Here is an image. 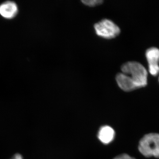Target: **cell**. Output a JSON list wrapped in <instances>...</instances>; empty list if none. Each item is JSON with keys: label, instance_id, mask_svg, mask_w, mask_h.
<instances>
[{"label": "cell", "instance_id": "5", "mask_svg": "<svg viewBox=\"0 0 159 159\" xmlns=\"http://www.w3.org/2000/svg\"><path fill=\"white\" fill-rule=\"evenodd\" d=\"M18 11L17 4L12 1H6L0 5V15L6 19L14 18Z\"/></svg>", "mask_w": 159, "mask_h": 159}, {"label": "cell", "instance_id": "1", "mask_svg": "<svg viewBox=\"0 0 159 159\" xmlns=\"http://www.w3.org/2000/svg\"><path fill=\"white\" fill-rule=\"evenodd\" d=\"M121 70L122 73L128 75L134 81L139 89L147 85L148 73L140 63L128 61L121 66Z\"/></svg>", "mask_w": 159, "mask_h": 159}, {"label": "cell", "instance_id": "2", "mask_svg": "<svg viewBox=\"0 0 159 159\" xmlns=\"http://www.w3.org/2000/svg\"><path fill=\"white\" fill-rule=\"evenodd\" d=\"M139 149L144 157L159 158V134L150 133L145 135L139 142Z\"/></svg>", "mask_w": 159, "mask_h": 159}, {"label": "cell", "instance_id": "7", "mask_svg": "<svg viewBox=\"0 0 159 159\" xmlns=\"http://www.w3.org/2000/svg\"><path fill=\"white\" fill-rule=\"evenodd\" d=\"M115 132L113 129L108 125H104L99 129L98 133V139L103 144H109L113 141Z\"/></svg>", "mask_w": 159, "mask_h": 159}, {"label": "cell", "instance_id": "4", "mask_svg": "<svg viewBox=\"0 0 159 159\" xmlns=\"http://www.w3.org/2000/svg\"><path fill=\"white\" fill-rule=\"evenodd\" d=\"M149 67V72L152 76L159 74V49L156 48L148 49L145 53Z\"/></svg>", "mask_w": 159, "mask_h": 159}, {"label": "cell", "instance_id": "9", "mask_svg": "<svg viewBox=\"0 0 159 159\" xmlns=\"http://www.w3.org/2000/svg\"><path fill=\"white\" fill-rule=\"evenodd\" d=\"M113 159H135L134 158L130 157L127 154H122L116 157Z\"/></svg>", "mask_w": 159, "mask_h": 159}, {"label": "cell", "instance_id": "3", "mask_svg": "<svg viewBox=\"0 0 159 159\" xmlns=\"http://www.w3.org/2000/svg\"><path fill=\"white\" fill-rule=\"evenodd\" d=\"M96 34L99 37L107 39L115 38L120 34L119 26L108 19H103L94 25Z\"/></svg>", "mask_w": 159, "mask_h": 159}, {"label": "cell", "instance_id": "10", "mask_svg": "<svg viewBox=\"0 0 159 159\" xmlns=\"http://www.w3.org/2000/svg\"><path fill=\"white\" fill-rule=\"evenodd\" d=\"M11 159H23L22 156L20 154L16 153L14 155V156L12 157Z\"/></svg>", "mask_w": 159, "mask_h": 159}, {"label": "cell", "instance_id": "6", "mask_svg": "<svg viewBox=\"0 0 159 159\" xmlns=\"http://www.w3.org/2000/svg\"><path fill=\"white\" fill-rule=\"evenodd\" d=\"M116 79L119 87L125 92H130L139 89L134 81L126 74L119 73L117 74Z\"/></svg>", "mask_w": 159, "mask_h": 159}, {"label": "cell", "instance_id": "8", "mask_svg": "<svg viewBox=\"0 0 159 159\" xmlns=\"http://www.w3.org/2000/svg\"><path fill=\"white\" fill-rule=\"evenodd\" d=\"M81 2L86 6L93 7L101 5L103 1L102 0H83Z\"/></svg>", "mask_w": 159, "mask_h": 159}, {"label": "cell", "instance_id": "11", "mask_svg": "<svg viewBox=\"0 0 159 159\" xmlns=\"http://www.w3.org/2000/svg\"></svg>", "mask_w": 159, "mask_h": 159}]
</instances>
